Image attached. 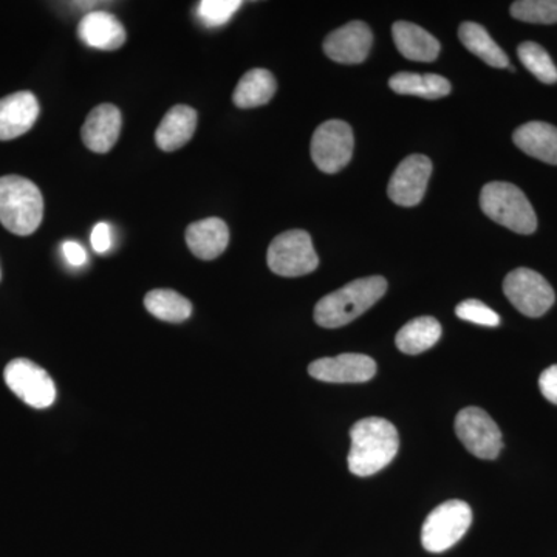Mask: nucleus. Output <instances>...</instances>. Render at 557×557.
Segmentation results:
<instances>
[{"label":"nucleus","mask_w":557,"mask_h":557,"mask_svg":"<svg viewBox=\"0 0 557 557\" xmlns=\"http://www.w3.org/2000/svg\"><path fill=\"white\" fill-rule=\"evenodd\" d=\"M480 208L487 218L515 233L533 234L537 228L533 205L527 199L525 194L511 183L493 182L483 186Z\"/></svg>","instance_id":"4"},{"label":"nucleus","mask_w":557,"mask_h":557,"mask_svg":"<svg viewBox=\"0 0 557 557\" xmlns=\"http://www.w3.org/2000/svg\"><path fill=\"white\" fill-rule=\"evenodd\" d=\"M539 387H541L542 395L549 403L557 405V364L542 372L541 379H539Z\"/></svg>","instance_id":"31"},{"label":"nucleus","mask_w":557,"mask_h":557,"mask_svg":"<svg viewBox=\"0 0 557 557\" xmlns=\"http://www.w3.org/2000/svg\"><path fill=\"white\" fill-rule=\"evenodd\" d=\"M121 124H123V119H121V112L116 106H97L87 116L83 131H81L84 145L91 152L108 153L119 141Z\"/></svg>","instance_id":"15"},{"label":"nucleus","mask_w":557,"mask_h":557,"mask_svg":"<svg viewBox=\"0 0 557 557\" xmlns=\"http://www.w3.org/2000/svg\"><path fill=\"white\" fill-rule=\"evenodd\" d=\"M504 293L509 302L528 318H541L555 304V289L547 278L530 269L511 271L504 281Z\"/></svg>","instance_id":"8"},{"label":"nucleus","mask_w":557,"mask_h":557,"mask_svg":"<svg viewBox=\"0 0 557 557\" xmlns=\"http://www.w3.org/2000/svg\"><path fill=\"white\" fill-rule=\"evenodd\" d=\"M309 373L324 383H366L376 373V362L368 355L343 354L335 358H321L311 362Z\"/></svg>","instance_id":"12"},{"label":"nucleus","mask_w":557,"mask_h":557,"mask_svg":"<svg viewBox=\"0 0 557 557\" xmlns=\"http://www.w3.org/2000/svg\"><path fill=\"white\" fill-rule=\"evenodd\" d=\"M39 116L38 98L32 91H16L0 100V141L27 134Z\"/></svg>","instance_id":"14"},{"label":"nucleus","mask_w":557,"mask_h":557,"mask_svg":"<svg viewBox=\"0 0 557 557\" xmlns=\"http://www.w3.org/2000/svg\"><path fill=\"white\" fill-rule=\"evenodd\" d=\"M458 38L471 53L485 61L491 67H508L507 53L497 46L496 40L491 38L490 33L482 25L475 24V22H463L458 28Z\"/></svg>","instance_id":"23"},{"label":"nucleus","mask_w":557,"mask_h":557,"mask_svg":"<svg viewBox=\"0 0 557 557\" xmlns=\"http://www.w3.org/2000/svg\"><path fill=\"white\" fill-rule=\"evenodd\" d=\"M509 11L515 20L528 24H557V0H519Z\"/></svg>","instance_id":"27"},{"label":"nucleus","mask_w":557,"mask_h":557,"mask_svg":"<svg viewBox=\"0 0 557 557\" xmlns=\"http://www.w3.org/2000/svg\"><path fill=\"white\" fill-rule=\"evenodd\" d=\"M519 60L528 72L533 73L541 83L556 84L557 67L548 51L536 42H522L518 49Z\"/></svg>","instance_id":"26"},{"label":"nucleus","mask_w":557,"mask_h":557,"mask_svg":"<svg viewBox=\"0 0 557 557\" xmlns=\"http://www.w3.org/2000/svg\"><path fill=\"white\" fill-rule=\"evenodd\" d=\"M197 127V112L189 106H174L164 115L156 132L157 146L164 152H174L193 138Z\"/></svg>","instance_id":"20"},{"label":"nucleus","mask_w":557,"mask_h":557,"mask_svg":"<svg viewBox=\"0 0 557 557\" xmlns=\"http://www.w3.org/2000/svg\"><path fill=\"white\" fill-rule=\"evenodd\" d=\"M79 39L86 46L100 50H116L126 42V30L113 14L94 11L79 22Z\"/></svg>","instance_id":"17"},{"label":"nucleus","mask_w":557,"mask_h":557,"mask_svg":"<svg viewBox=\"0 0 557 557\" xmlns=\"http://www.w3.org/2000/svg\"><path fill=\"white\" fill-rule=\"evenodd\" d=\"M7 386L25 405L46 409L57 399V386L49 373L30 359H13L3 372Z\"/></svg>","instance_id":"9"},{"label":"nucleus","mask_w":557,"mask_h":557,"mask_svg":"<svg viewBox=\"0 0 557 557\" xmlns=\"http://www.w3.org/2000/svg\"><path fill=\"white\" fill-rule=\"evenodd\" d=\"M242 7L239 0H203L197 14L207 27H222Z\"/></svg>","instance_id":"28"},{"label":"nucleus","mask_w":557,"mask_h":557,"mask_svg":"<svg viewBox=\"0 0 557 557\" xmlns=\"http://www.w3.org/2000/svg\"><path fill=\"white\" fill-rule=\"evenodd\" d=\"M387 282L381 276L357 278L324 296L314 307V321L324 329H339L372 309L384 295Z\"/></svg>","instance_id":"2"},{"label":"nucleus","mask_w":557,"mask_h":557,"mask_svg":"<svg viewBox=\"0 0 557 557\" xmlns=\"http://www.w3.org/2000/svg\"><path fill=\"white\" fill-rule=\"evenodd\" d=\"M456 313L463 321L485 325V327H497L500 324V317L496 311L491 310L486 304L480 302L478 299H468L458 304Z\"/></svg>","instance_id":"29"},{"label":"nucleus","mask_w":557,"mask_h":557,"mask_svg":"<svg viewBox=\"0 0 557 557\" xmlns=\"http://www.w3.org/2000/svg\"><path fill=\"white\" fill-rule=\"evenodd\" d=\"M373 35L369 25L361 21L348 22L330 33L324 40V51L330 60L339 64H361L372 49Z\"/></svg>","instance_id":"13"},{"label":"nucleus","mask_w":557,"mask_h":557,"mask_svg":"<svg viewBox=\"0 0 557 557\" xmlns=\"http://www.w3.org/2000/svg\"><path fill=\"white\" fill-rule=\"evenodd\" d=\"M0 276H2V274H0Z\"/></svg>","instance_id":"33"},{"label":"nucleus","mask_w":557,"mask_h":557,"mask_svg":"<svg viewBox=\"0 0 557 557\" xmlns=\"http://www.w3.org/2000/svg\"><path fill=\"white\" fill-rule=\"evenodd\" d=\"M388 87L398 95L438 100L450 94L449 81L440 75H418V73H397L388 81Z\"/></svg>","instance_id":"24"},{"label":"nucleus","mask_w":557,"mask_h":557,"mask_svg":"<svg viewBox=\"0 0 557 557\" xmlns=\"http://www.w3.org/2000/svg\"><path fill=\"white\" fill-rule=\"evenodd\" d=\"M267 260L270 270L284 277L306 276L319 265L310 234L302 230L287 231L271 242Z\"/></svg>","instance_id":"6"},{"label":"nucleus","mask_w":557,"mask_h":557,"mask_svg":"<svg viewBox=\"0 0 557 557\" xmlns=\"http://www.w3.org/2000/svg\"><path fill=\"white\" fill-rule=\"evenodd\" d=\"M432 163L426 156L413 153L399 163L388 182L387 194L399 207H417L426 193Z\"/></svg>","instance_id":"11"},{"label":"nucleus","mask_w":557,"mask_h":557,"mask_svg":"<svg viewBox=\"0 0 557 557\" xmlns=\"http://www.w3.org/2000/svg\"><path fill=\"white\" fill-rule=\"evenodd\" d=\"M44 218V199L32 180L7 175L0 178V223L17 236H30Z\"/></svg>","instance_id":"3"},{"label":"nucleus","mask_w":557,"mask_h":557,"mask_svg":"<svg viewBox=\"0 0 557 557\" xmlns=\"http://www.w3.org/2000/svg\"><path fill=\"white\" fill-rule=\"evenodd\" d=\"M90 240L91 247H94L98 255L108 252L112 248V228H110L109 223L100 222L98 225H95L94 231H91Z\"/></svg>","instance_id":"30"},{"label":"nucleus","mask_w":557,"mask_h":557,"mask_svg":"<svg viewBox=\"0 0 557 557\" xmlns=\"http://www.w3.org/2000/svg\"><path fill=\"white\" fill-rule=\"evenodd\" d=\"M276 89L273 73L265 69H252L242 76L234 90L233 101L240 109L259 108L273 100Z\"/></svg>","instance_id":"21"},{"label":"nucleus","mask_w":557,"mask_h":557,"mask_svg":"<svg viewBox=\"0 0 557 557\" xmlns=\"http://www.w3.org/2000/svg\"><path fill=\"white\" fill-rule=\"evenodd\" d=\"M354 148V131L346 121H325L311 138V159L325 174H335L350 163Z\"/></svg>","instance_id":"7"},{"label":"nucleus","mask_w":557,"mask_h":557,"mask_svg":"<svg viewBox=\"0 0 557 557\" xmlns=\"http://www.w3.org/2000/svg\"><path fill=\"white\" fill-rule=\"evenodd\" d=\"M186 244L196 258L218 259L230 244L228 225L218 218L199 220L186 230Z\"/></svg>","instance_id":"16"},{"label":"nucleus","mask_w":557,"mask_h":557,"mask_svg":"<svg viewBox=\"0 0 557 557\" xmlns=\"http://www.w3.org/2000/svg\"><path fill=\"white\" fill-rule=\"evenodd\" d=\"M145 307L152 317L174 324L186 321L193 313L189 299L174 289H152L146 295Z\"/></svg>","instance_id":"25"},{"label":"nucleus","mask_w":557,"mask_h":557,"mask_svg":"<svg viewBox=\"0 0 557 557\" xmlns=\"http://www.w3.org/2000/svg\"><path fill=\"white\" fill-rule=\"evenodd\" d=\"M350 438L348 469L358 478L376 474L397 457V428L384 418H362L351 426Z\"/></svg>","instance_id":"1"},{"label":"nucleus","mask_w":557,"mask_h":557,"mask_svg":"<svg viewBox=\"0 0 557 557\" xmlns=\"http://www.w3.org/2000/svg\"><path fill=\"white\" fill-rule=\"evenodd\" d=\"M512 139L527 156L557 166V127L531 121L516 129Z\"/></svg>","instance_id":"18"},{"label":"nucleus","mask_w":557,"mask_h":557,"mask_svg":"<svg viewBox=\"0 0 557 557\" xmlns=\"http://www.w3.org/2000/svg\"><path fill=\"white\" fill-rule=\"evenodd\" d=\"M472 523L471 507L463 500L438 505L421 528V544L429 553H443L467 534Z\"/></svg>","instance_id":"5"},{"label":"nucleus","mask_w":557,"mask_h":557,"mask_svg":"<svg viewBox=\"0 0 557 557\" xmlns=\"http://www.w3.org/2000/svg\"><path fill=\"white\" fill-rule=\"evenodd\" d=\"M395 46L410 61L432 62L440 54V42L431 33L410 22H395L392 27Z\"/></svg>","instance_id":"19"},{"label":"nucleus","mask_w":557,"mask_h":557,"mask_svg":"<svg viewBox=\"0 0 557 557\" xmlns=\"http://www.w3.org/2000/svg\"><path fill=\"white\" fill-rule=\"evenodd\" d=\"M456 434L472 456L494 460L504 448L500 429L485 410L467 408L458 412Z\"/></svg>","instance_id":"10"},{"label":"nucleus","mask_w":557,"mask_h":557,"mask_svg":"<svg viewBox=\"0 0 557 557\" xmlns=\"http://www.w3.org/2000/svg\"><path fill=\"white\" fill-rule=\"evenodd\" d=\"M62 255L72 267H83L84 263H87V251L78 242H64L62 244Z\"/></svg>","instance_id":"32"},{"label":"nucleus","mask_w":557,"mask_h":557,"mask_svg":"<svg viewBox=\"0 0 557 557\" xmlns=\"http://www.w3.org/2000/svg\"><path fill=\"white\" fill-rule=\"evenodd\" d=\"M442 338V325L435 318L421 317L412 319L397 333V347L403 354L418 355L434 347Z\"/></svg>","instance_id":"22"}]
</instances>
